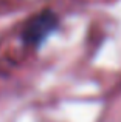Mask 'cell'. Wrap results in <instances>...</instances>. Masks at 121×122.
<instances>
[{
    "instance_id": "6da1fadb",
    "label": "cell",
    "mask_w": 121,
    "mask_h": 122,
    "mask_svg": "<svg viewBox=\"0 0 121 122\" xmlns=\"http://www.w3.org/2000/svg\"><path fill=\"white\" fill-rule=\"evenodd\" d=\"M58 26H59L58 15L53 11H42L27 23L23 33H22V39L28 45L39 46L47 40L50 34H53L58 30Z\"/></svg>"
}]
</instances>
